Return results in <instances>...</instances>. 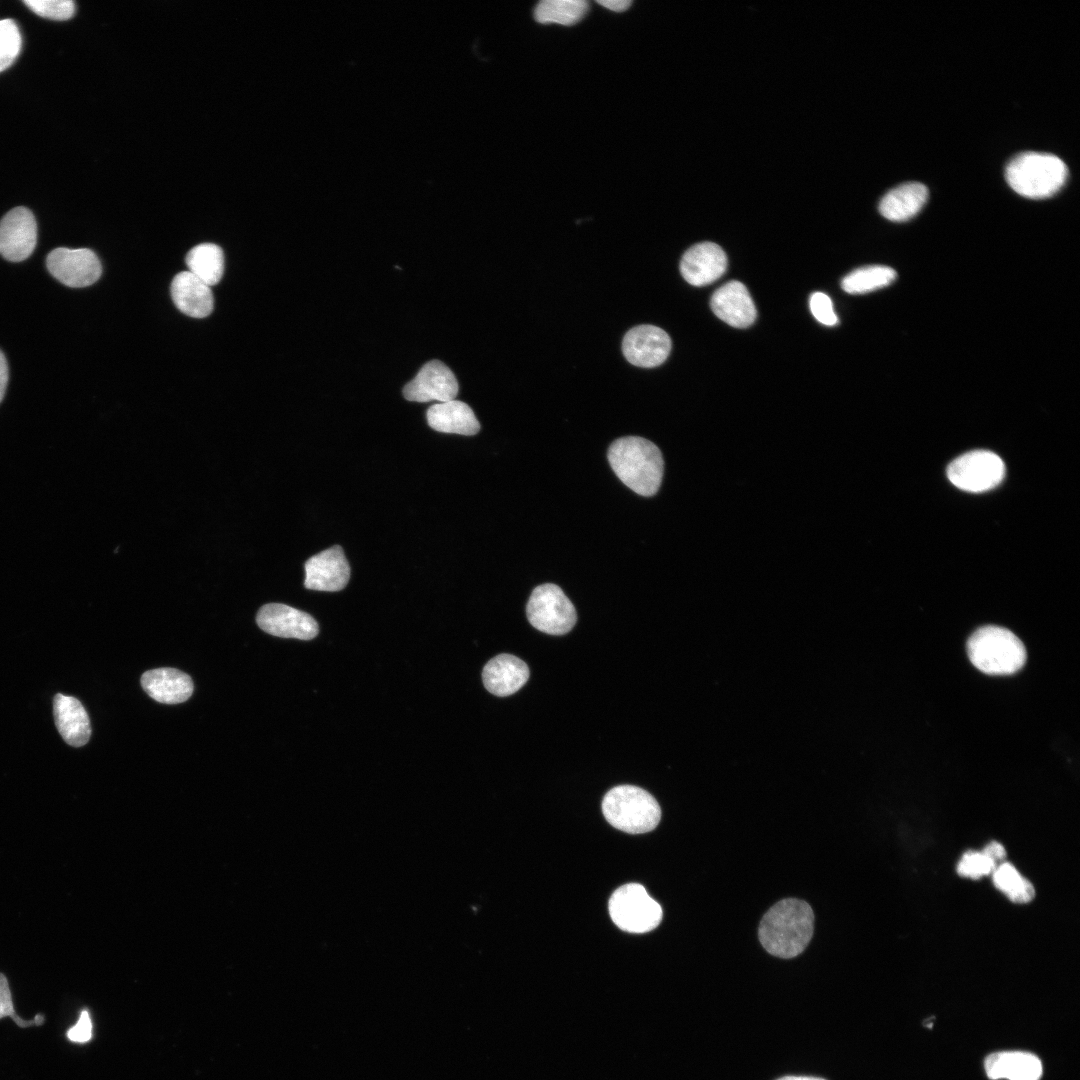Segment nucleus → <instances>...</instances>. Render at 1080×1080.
Masks as SVG:
<instances>
[{"label": "nucleus", "mask_w": 1080, "mask_h": 1080, "mask_svg": "<svg viewBox=\"0 0 1080 1080\" xmlns=\"http://www.w3.org/2000/svg\"><path fill=\"white\" fill-rule=\"evenodd\" d=\"M727 269V256L713 242H701L690 247L682 256L680 272L693 286H705L719 279Z\"/></svg>", "instance_id": "nucleus-15"}, {"label": "nucleus", "mask_w": 1080, "mask_h": 1080, "mask_svg": "<svg viewBox=\"0 0 1080 1080\" xmlns=\"http://www.w3.org/2000/svg\"><path fill=\"white\" fill-rule=\"evenodd\" d=\"M814 931L810 905L788 898L773 905L763 916L758 930L764 949L780 958H793L804 951Z\"/></svg>", "instance_id": "nucleus-1"}, {"label": "nucleus", "mask_w": 1080, "mask_h": 1080, "mask_svg": "<svg viewBox=\"0 0 1080 1080\" xmlns=\"http://www.w3.org/2000/svg\"><path fill=\"white\" fill-rule=\"evenodd\" d=\"M602 812L609 824L631 834L653 830L661 818L656 799L633 785H619L609 790L602 801Z\"/></svg>", "instance_id": "nucleus-5"}, {"label": "nucleus", "mask_w": 1080, "mask_h": 1080, "mask_svg": "<svg viewBox=\"0 0 1080 1080\" xmlns=\"http://www.w3.org/2000/svg\"><path fill=\"white\" fill-rule=\"evenodd\" d=\"M189 272L208 286L216 285L224 273V254L222 249L212 243H203L193 247L186 255Z\"/></svg>", "instance_id": "nucleus-24"}, {"label": "nucleus", "mask_w": 1080, "mask_h": 1080, "mask_svg": "<svg viewBox=\"0 0 1080 1080\" xmlns=\"http://www.w3.org/2000/svg\"><path fill=\"white\" fill-rule=\"evenodd\" d=\"M529 668L520 658L499 654L484 666L482 680L485 688L496 696L517 692L528 680Z\"/></svg>", "instance_id": "nucleus-17"}, {"label": "nucleus", "mask_w": 1080, "mask_h": 1080, "mask_svg": "<svg viewBox=\"0 0 1080 1080\" xmlns=\"http://www.w3.org/2000/svg\"><path fill=\"white\" fill-rule=\"evenodd\" d=\"M20 49L21 35L17 24L11 19L0 20V72L15 61Z\"/></svg>", "instance_id": "nucleus-27"}, {"label": "nucleus", "mask_w": 1080, "mask_h": 1080, "mask_svg": "<svg viewBox=\"0 0 1080 1080\" xmlns=\"http://www.w3.org/2000/svg\"><path fill=\"white\" fill-rule=\"evenodd\" d=\"M92 1022L87 1010H83L76 1024L67 1031V1038L76 1043H85L91 1039Z\"/></svg>", "instance_id": "nucleus-33"}, {"label": "nucleus", "mask_w": 1080, "mask_h": 1080, "mask_svg": "<svg viewBox=\"0 0 1080 1080\" xmlns=\"http://www.w3.org/2000/svg\"><path fill=\"white\" fill-rule=\"evenodd\" d=\"M37 225L25 207L10 210L0 221V254L11 262L28 258L36 245Z\"/></svg>", "instance_id": "nucleus-10"}, {"label": "nucleus", "mask_w": 1080, "mask_h": 1080, "mask_svg": "<svg viewBox=\"0 0 1080 1080\" xmlns=\"http://www.w3.org/2000/svg\"><path fill=\"white\" fill-rule=\"evenodd\" d=\"M526 614L534 628L550 635L568 633L577 620L572 602L559 586L552 583L539 585L532 591Z\"/></svg>", "instance_id": "nucleus-7"}, {"label": "nucleus", "mask_w": 1080, "mask_h": 1080, "mask_svg": "<svg viewBox=\"0 0 1080 1080\" xmlns=\"http://www.w3.org/2000/svg\"><path fill=\"white\" fill-rule=\"evenodd\" d=\"M457 393L458 382L454 373L439 360L424 364L403 389L404 397L415 402H447L454 400Z\"/></svg>", "instance_id": "nucleus-13"}, {"label": "nucleus", "mask_w": 1080, "mask_h": 1080, "mask_svg": "<svg viewBox=\"0 0 1080 1080\" xmlns=\"http://www.w3.org/2000/svg\"><path fill=\"white\" fill-rule=\"evenodd\" d=\"M994 868L995 862L989 857L983 853L969 851L963 855L958 864L957 872L961 876L978 879L991 873Z\"/></svg>", "instance_id": "nucleus-29"}, {"label": "nucleus", "mask_w": 1080, "mask_h": 1080, "mask_svg": "<svg viewBox=\"0 0 1080 1080\" xmlns=\"http://www.w3.org/2000/svg\"><path fill=\"white\" fill-rule=\"evenodd\" d=\"M8 383V366L6 358L2 351H0V403L6 392Z\"/></svg>", "instance_id": "nucleus-35"}, {"label": "nucleus", "mask_w": 1080, "mask_h": 1080, "mask_svg": "<svg viewBox=\"0 0 1080 1080\" xmlns=\"http://www.w3.org/2000/svg\"><path fill=\"white\" fill-rule=\"evenodd\" d=\"M608 461L617 477L641 496H653L661 486L664 461L659 448L637 436L615 440L608 450Z\"/></svg>", "instance_id": "nucleus-2"}, {"label": "nucleus", "mask_w": 1080, "mask_h": 1080, "mask_svg": "<svg viewBox=\"0 0 1080 1080\" xmlns=\"http://www.w3.org/2000/svg\"><path fill=\"white\" fill-rule=\"evenodd\" d=\"M809 306L811 313L821 324L826 326L837 324L838 318L828 295L822 292L813 293L809 300Z\"/></svg>", "instance_id": "nucleus-32"}, {"label": "nucleus", "mask_w": 1080, "mask_h": 1080, "mask_svg": "<svg viewBox=\"0 0 1080 1080\" xmlns=\"http://www.w3.org/2000/svg\"><path fill=\"white\" fill-rule=\"evenodd\" d=\"M53 715L56 728L68 745L81 747L89 741L90 719L77 698L61 693L56 694L53 699Z\"/></svg>", "instance_id": "nucleus-18"}, {"label": "nucleus", "mask_w": 1080, "mask_h": 1080, "mask_svg": "<svg viewBox=\"0 0 1080 1080\" xmlns=\"http://www.w3.org/2000/svg\"><path fill=\"white\" fill-rule=\"evenodd\" d=\"M778 1080H824V1079L816 1078V1077H808V1076H785V1077H782V1078H780Z\"/></svg>", "instance_id": "nucleus-37"}, {"label": "nucleus", "mask_w": 1080, "mask_h": 1080, "mask_svg": "<svg viewBox=\"0 0 1080 1080\" xmlns=\"http://www.w3.org/2000/svg\"><path fill=\"white\" fill-rule=\"evenodd\" d=\"M896 278L894 269L872 265L852 271L841 281L842 289L849 294H865L891 284Z\"/></svg>", "instance_id": "nucleus-25"}, {"label": "nucleus", "mask_w": 1080, "mask_h": 1080, "mask_svg": "<svg viewBox=\"0 0 1080 1080\" xmlns=\"http://www.w3.org/2000/svg\"><path fill=\"white\" fill-rule=\"evenodd\" d=\"M1068 175L1066 164L1057 156L1024 152L1007 165L1005 176L1010 187L1021 196L1041 199L1055 194Z\"/></svg>", "instance_id": "nucleus-4"}, {"label": "nucleus", "mask_w": 1080, "mask_h": 1080, "mask_svg": "<svg viewBox=\"0 0 1080 1080\" xmlns=\"http://www.w3.org/2000/svg\"><path fill=\"white\" fill-rule=\"evenodd\" d=\"M613 922L630 933H646L662 920L661 906L637 883L625 884L614 891L608 903Z\"/></svg>", "instance_id": "nucleus-6"}, {"label": "nucleus", "mask_w": 1080, "mask_h": 1080, "mask_svg": "<svg viewBox=\"0 0 1080 1080\" xmlns=\"http://www.w3.org/2000/svg\"><path fill=\"white\" fill-rule=\"evenodd\" d=\"M1002 459L987 450H975L956 458L947 469L952 484L968 492H983L997 486L1003 479Z\"/></svg>", "instance_id": "nucleus-8"}, {"label": "nucleus", "mask_w": 1080, "mask_h": 1080, "mask_svg": "<svg viewBox=\"0 0 1080 1080\" xmlns=\"http://www.w3.org/2000/svg\"><path fill=\"white\" fill-rule=\"evenodd\" d=\"M982 853L984 855H986L987 857H989L994 862H996L997 860H1001V859L1005 858V856H1006V851H1005L1004 847L998 842L989 843L984 848Z\"/></svg>", "instance_id": "nucleus-34"}, {"label": "nucleus", "mask_w": 1080, "mask_h": 1080, "mask_svg": "<svg viewBox=\"0 0 1080 1080\" xmlns=\"http://www.w3.org/2000/svg\"><path fill=\"white\" fill-rule=\"evenodd\" d=\"M426 416L429 426L439 432L472 436L480 430V423L472 409L459 400L434 404L427 410Z\"/></svg>", "instance_id": "nucleus-22"}, {"label": "nucleus", "mask_w": 1080, "mask_h": 1080, "mask_svg": "<svg viewBox=\"0 0 1080 1080\" xmlns=\"http://www.w3.org/2000/svg\"><path fill=\"white\" fill-rule=\"evenodd\" d=\"M622 351L631 364L653 368L661 365L669 356L671 339L657 326L639 325L625 334Z\"/></svg>", "instance_id": "nucleus-11"}, {"label": "nucleus", "mask_w": 1080, "mask_h": 1080, "mask_svg": "<svg viewBox=\"0 0 1080 1080\" xmlns=\"http://www.w3.org/2000/svg\"><path fill=\"white\" fill-rule=\"evenodd\" d=\"M710 307L722 321L735 328H746L756 319L757 311L746 286L732 280L711 296Z\"/></svg>", "instance_id": "nucleus-16"}, {"label": "nucleus", "mask_w": 1080, "mask_h": 1080, "mask_svg": "<svg viewBox=\"0 0 1080 1080\" xmlns=\"http://www.w3.org/2000/svg\"><path fill=\"white\" fill-rule=\"evenodd\" d=\"M304 568V586L311 590L340 591L346 587L350 578V566L339 545L310 557Z\"/></svg>", "instance_id": "nucleus-14"}, {"label": "nucleus", "mask_w": 1080, "mask_h": 1080, "mask_svg": "<svg viewBox=\"0 0 1080 1080\" xmlns=\"http://www.w3.org/2000/svg\"><path fill=\"white\" fill-rule=\"evenodd\" d=\"M8 1016L11 1017L19 1027L23 1028L42 1025L44 1022L43 1015H37L34 1020H24L17 1015L14 1009L8 980L3 973H0V1019Z\"/></svg>", "instance_id": "nucleus-30"}, {"label": "nucleus", "mask_w": 1080, "mask_h": 1080, "mask_svg": "<svg viewBox=\"0 0 1080 1080\" xmlns=\"http://www.w3.org/2000/svg\"><path fill=\"white\" fill-rule=\"evenodd\" d=\"M598 3L614 12H623L632 4L629 0H605Z\"/></svg>", "instance_id": "nucleus-36"}, {"label": "nucleus", "mask_w": 1080, "mask_h": 1080, "mask_svg": "<svg viewBox=\"0 0 1080 1080\" xmlns=\"http://www.w3.org/2000/svg\"><path fill=\"white\" fill-rule=\"evenodd\" d=\"M985 1071L989 1079L1039 1080L1042 1076L1040 1059L1029 1052L1002 1051L985 1059Z\"/></svg>", "instance_id": "nucleus-21"}, {"label": "nucleus", "mask_w": 1080, "mask_h": 1080, "mask_svg": "<svg viewBox=\"0 0 1080 1080\" xmlns=\"http://www.w3.org/2000/svg\"><path fill=\"white\" fill-rule=\"evenodd\" d=\"M927 198L928 189L922 183H904L883 196L879 204V211L888 220L906 221L914 217L922 209Z\"/></svg>", "instance_id": "nucleus-23"}, {"label": "nucleus", "mask_w": 1080, "mask_h": 1080, "mask_svg": "<svg viewBox=\"0 0 1080 1080\" xmlns=\"http://www.w3.org/2000/svg\"><path fill=\"white\" fill-rule=\"evenodd\" d=\"M171 296L176 307L190 317L204 318L213 310L210 286L189 271H182L173 278Z\"/></svg>", "instance_id": "nucleus-20"}, {"label": "nucleus", "mask_w": 1080, "mask_h": 1080, "mask_svg": "<svg viewBox=\"0 0 1080 1080\" xmlns=\"http://www.w3.org/2000/svg\"><path fill=\"white\" fill-rule=\"evenodd\" d=\"M141 685L152 699L164 704L182 703L193 693L191 677L174 668H158L144 672Z\"/></svg>", "instance_id": "nucleus-19"}, {"label": "nucleus", "mask_w": 1080, "mask_h": 1080, "mask_svg": "<svg viewBox=\"0 0 1080 1080\" xmlns=\"http://www.w3.org/2000/svg\"><path fill=\"white\" fill-rule=\"evenodd\" d=\"M1015 869L1008 863L1000 865L994 872V885L1004 892L1009 898L1012 897L1026 882Z\"/></svg>", "instance_id": "nucleus-31"}, {"label": "nucleus", "mask_w": 1080, "mask_h": 1080, "mask_svg": "<svg viewBox=\"0 0 1080 1080\" xmlns=\"http://www.w3.org/2000/svg\"><path fill=\"white\" fill-rule=\"evenodd\" d=\"M587 10L588 3L583 0H544L535 7L534 17L542 24L567 26L579 22Z\"/></svg>", "instance_id": "nucleus-26"}, {"label": "nucleus", "mask_w": 1080, "mask_h": 1080, "mask_svg": "<svg viewBox=\"0 0 1080 1080\" xmlns=\"http://www.w3.org/2000/svg\"><path fill=\"white\" fill-rule=\"evenodd\" d=\"M46 264L53 277L73 288L92 285L102 273L98 257L87 248H56L48 254Z\"/></svg>", "instance_id": "nucleus-9"}, {"label": "nucleus", "mask_w": 1080, "mask_h": 1080, "mask_svg": "<svg viewBox=\"0 0 1080 1080\" xmlns=\"http://www.w3.org/2000/svg\"><path fill=\"white\" fill-rule=\"evenodd\" d=\"M967 653L971 663L989 675L1015 673L1027 656L1024 644L1013 632L994 625L983 626L969 637Z\"/></svg>", "instance_id": "nucleus-3"}, {"label": "nucleus", "mask_w": 1080, "mask_h": 1080, "mask_svg": "<svg viewBox=\"0 0 1080 1080\" xmlns=\"http://www.w3.org/2000/svg\"><path fill=\"white\" fill-rule=\"evenodd\" d=\"M24 4L35 14L51 19L63 21L74 14V3L70 0H26Z\"/></svg>", "instance_id": "nucleus-28"}, {"label": "nucleus", "mask_w": 1080, "mask_h": 1080, "mask_svg": "<svg viewBox=\"0 0 1080 1080\" xmlns=\"http://www.w3.org/2000/svg\"><path fill=\"white\" fill-rule=\"evenodd\" d=\"M256 621L264 632L283 638L310 640L319 631L318 624L311 615L281 603L262 606Z\"/></svg>", "instance_id": "nucleus-12"}]
</instances>
